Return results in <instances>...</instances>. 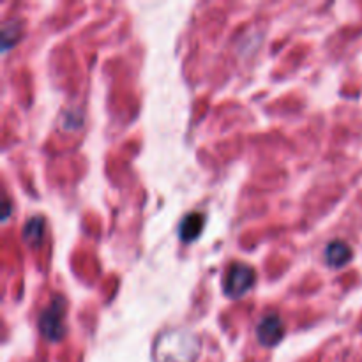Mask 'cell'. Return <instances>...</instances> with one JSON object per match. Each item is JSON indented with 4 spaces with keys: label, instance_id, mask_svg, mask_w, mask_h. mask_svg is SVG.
<instances>
[{
    "label": "cell",
    "instance_id": "3957f363",
    "mask_svg": "<svg viewBox=\"0 0 362 362\" xmlns=\"http://www.w3.org/2000/svg\"><path fill=\"white\" fill-rule=\"evenodd\" d=\"M257 281V272L251 265L247 264H232L228 272L225 276V293L230 299H239V297L246 296Z\"/></svg>",
    "mask_w": 362,
    "mask_h": 362
},
{
    "label": "cell",
    "instance_id": "6da1fadb",
    "mask_svg": "<svg viewBox=\"0 0 362 362\" xmlns=\"http://www.w3.org/2000/svg\"><path fill=\"white\" fill-rule=\"evenodd\" d=\"M200 341L187 331H168L154 345V362H194Z\"/></svg>",
    "mask_w": 362,
    "mask_h": 362
},
{
    "label": "cell",
    "instance_id": "5b68a950",
    "mask_svg": "<svg viewBox=\"0 0 362 362\" xmlns=\"http://www.w3.org/2000/svg\"><path fill=\"white\" fill-rule=\"evenodd\" d=\"M350 260H352V250H350L349 244L343 243V240H334V243L329 244L327 250H325V262H327L329 267H345Z\"/></svg>",
    "mask_w": 362,
    "mask_h": 362
},
{
    "label": "cell",
    "instance_id": "52a82bcc",
    "mask_svg": "<svg viewBox=\"0 0 362 362\" xmlns=\"http://www.w3.org/2000/svg\"><path fill=\"white\" fill-rule=\"evenodd\" d=\"M42 237H45V219L34 216L28 219L23 226V240L32 247L41 246Z\"/></svg>",
    "mask_w": 362,
    "mask_h": 362
},
{
    "label": "cell",
    "instance_id": "277c9868",
    "mask_svg": "<svg viewBox=\"0 0 362 362\" xmlns=\"http://www.w3.org/2000/svg\"><path fill=\"white\" fill-rule=\"evenodd\" d=\"M257 336L258 343L262 346H276L285 336V325H283L281 318L278 315H267L265 318H262V322L257 327Z\"/></svg>",
    "mask_w": 362,
    "mask_h": 362
},
{
    "label": "cell",
    "instance_id": "8992f818",
    "mask_svg": "<svg viewBox=\"0 0 362 362\" xmlns=\"http://www.w3.org/2000/svg\"><path fill=\"white\" fill-rule=\"evenodd\" d=\"M205 226V216L200 212H191L182 219L179 228V237L182 243H193Z\"/></svg>",
    "mask_w": 362,
    "mask_h": 362
},
{
    "label": "cell",
    "instance_id": "ba28073f",
    "mask_svg": "<svg viewBox=\"0 0 362 362\" xmlns=\"http://www.w3.org/2000/svg\"><path fill=\"white\" fill-rule=\"evenodd\" d=\"M21 35V25L18 21H9V23L4 25L2 28V42H4V52H7L9 48H13L16 45V41Z\"/></svg>",
    "mask_w": 362,
    "mask_h": 362
},
{
    "label": "cell",
    "instance_id": "9c48e42d",
    "mask_svg": "<svg viewBox=\"0 0 362 362\" xmlns=\"http://www.w3.org/2000/svg\"><path fill=\"white\" fill-rule=\"evenodd\" d=\"M6 204V211H4V219H7V216H9V200L4 202Z\"/></svg>",
    "mask_w": 362,
    "mask_h": 362
},
{
    "label": "cell",
    "instance_id": "7a4b0ae2",
    "mask_svg": "<svg viewBox=\"0 0 362 362\" xmlns=\"http://www.w3.org/2000/svg\"><path fill=\"white\" fill-rule=\"evenodd\" d=\"M66 300L55 297L48 308L39 317V331L48 341H62L66 336Z\"/></svg>",
    "mask_w": 362,
    "mask_h": 362
}]
</instances>
